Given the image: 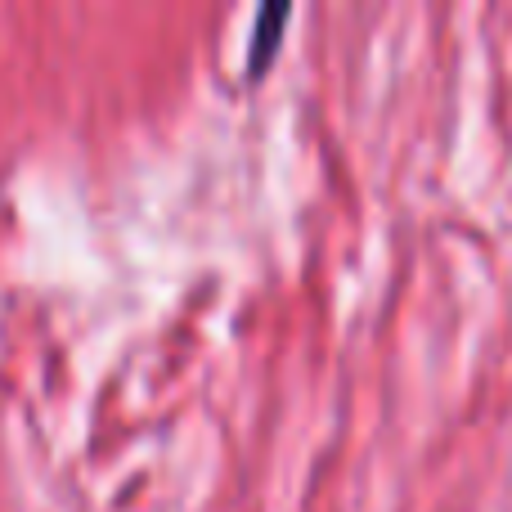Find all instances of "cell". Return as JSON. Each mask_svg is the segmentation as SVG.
Returning <instances> with one entry per match:
<instances>
[{"label":"cell","mask_w":512,"mask_h":512,"mask_svg":"<svg viewBox=\"0 0 512 512\" xmlns=\"http://www.w3.org/2000/svg\"><path fill=\"white\" fill-rule=\"evenodd\" d=\"M288 23V5L283 0H274V5H265L261 14H256V32H252V54H248V68L252 77L270 63V54L279 50V27Z\"/></svg>","instance_id":"6da1fadb"}]
</instances>
